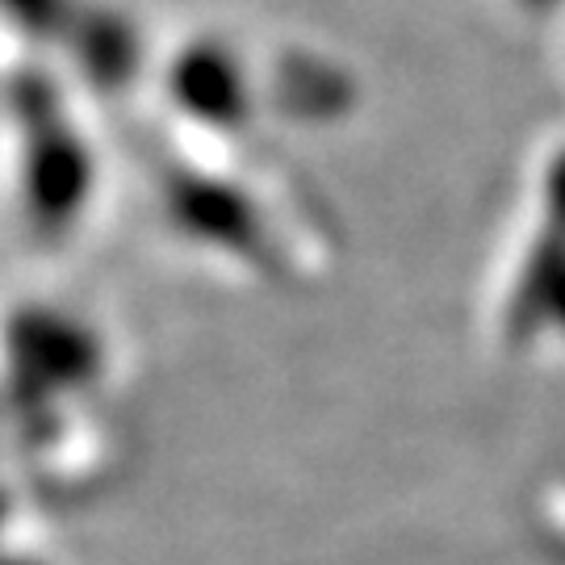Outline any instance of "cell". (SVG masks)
I'll list each match as a JSON object with an SVG mask.
<instances>
[{"label":"cell","mask_w":565,"mask_h":565,"mask_svg":"<svg viewBox=\"0 0 565 565\" xmlns=\"http://www.w3.org/2000/svg\"><path fill=\"white\" fill-rule=\"evenodd\" d=\"M548 323L565 331V281L553 289V302H548Z\"/></svg>","instance_id":"obj_7"},{"label":"cell","mask_w":565,"mask_h":565,"mask_svg":"<svg viewBox=\"0 0 565 565\" xmlns=\"http://www.w3.org/2000/svg\"><path fill=\"white\" fill-rule=\"evenodd\" d=\"M168 88L193 118L214 121V126H235L247 114V84H243L239 63L218 42L189 46L172 67Z\"/></svg>","instance_id":"obj_5"},{"label":"cell","mask_w":565,"mask_h":565,"mask_svg":"<svg viewBox=\"0 0 565 565\" xmlns=\"http://www.w3.org/2000/svg\"><path fill=\"white\" fill-rule=\"evenodd\" d=\"M294 67H298V76L281 81L285 105L294 114H335L348 93L343 76H335L331 67H319V63H294Z\"/></svg>","instance_id":"obj_6"},{"label":"cell","mask_w":565,"mask_h":565,"mask_svg":"<svg viewBox=\"0 0 565 565\" xmlns=\"http://www.w3.org/2000/svg\"><path fill=\"white\" fill-rule=\"evenodd\" d=\"M172 205L181 214L184 226H193L198 235L214 243H226L243 256H264L268 252V239H264L260 214L252 210V202L226 189L223 181L214 177H198V172H181L172 177Z\"/></svg>","instance_id":"obj_4"},{"label":"cell","mask_w":565,"mask_h":565,"mask_svg":"<svg viewBox=\"0 0 565 565\" xmlns=\"http://www.w3.org/2000/svg\"><path fill=\"white\" fill-rule=\"evenodd\" d=\"M25 151V202L39 226H63L88 193V151L63 114L55 84L39 67H18L4 81Z\"/></svg>","instance_id":"obj_1"},{"label":"cell","mask_w":565,"mask_h":565,"mask_svg":"<svg viewBox=\"0 0 565 565\" xmlns=\"http://www.w3.org/2000/svg\"><path fill=\"white\" fill-rule=\"evenodd\" d=\"M565 281V156L548 168V189H545V231L532 243L515 298L507 306V340L524 343L532 340L541 327L548 323V302L553 289Z\"/></svg>","instance_id":"obj_3"},{"label":"cell","mask_w":565,"mask_h":565,"mask_svg":"<svg viewBox=\"0 0 565 565\" xmlns=\"http://www.w3.org/2000/svg\"><path fill=\"white\" fill-rule=\"evenodd\" d=\"M4 18L42 42H63L97 84L118 88L139 67V39L130 21L88 0H0Z\"/></svg>","instance_id":"obj_2"},{"label":"cell","mask_w":565,"mask_h":565,"mask_svg":"<svg viewBox=\"0 0 565 565\" xmlns=\"http://www.w3.org/2000/svg\"><path fill=\"white\" fill-rule=\"evenodd\" d=\"M527 9H548V4H557V0H524Z\"/></svg>","instance_id":"obj_8"}]
</instances>
